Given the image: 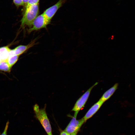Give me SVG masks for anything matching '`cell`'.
<instances>
[{
	"instance_id": "obj_1",
	"label": "cell",
	"mask_w": 135,
	"mask_h": 135,
	"mask_svg": "<svg viewBox=\"0 0 135 135\" xmlns=\"http://www.w3.org/2000/svg\"><path fill=\"white\" fill-rule=\"evenodd\" d=\"M46 105L43 108L40 109L38 106L36 104L34 110L36 117L44 128L48 135H52V129L49 120L46 110Z\"/></svg>"
},
{
	"instance_id": "obj_2",
	"label": "cell",
	"mask_w": 135,
	"mask_h": 135,
	"mask_svg": "<svg viewBox=\"0 0 135 135\" xmlns=\"http://www.w3.org/2000/svg\"><path fill=\"white\" fill-rule=\"evenodd\" d=\"M39 13V4H34L26 8L25 12L21 20V26H31L33 22L38 16Z\"/></svg>"
},
{
	"instance_id": "obj_3",
	"label": "cell",
	"mask_w": 135,
	"mask_h": 135,
	"mask_svg": "<svg viewBox=\"0 0 135 135\" xmlns=\"http://www.w3.org/2000/svg\"><path fill=\"white\" fill-rule=\"evenodd\" d=\"M78 113V112H75L74 116L64 130L70 134L78 132L82 124L85 122L83 118L76 120Z\"/></svg>"
},
{
	"instance_id": "obj_4",
	"label": "cell",
	"mask_w": 135,
	"mask_h": 135,
	"mask_svg": "<svg viewBox=\"0 0 135 135\" xmlns=\"http://www.w3.org/2000/svg\"><path fill=\"white\" fill-rule=\"evenodd\" d=\"M50 21L48 20L43 14L38 16L33 22L31 27L28 30L29 32L34 30H40L43 28H46L49 24Z\"/></svg>"
},
{
	"instance_id": "obj_5",
	"label": "cell",
	"mask_w": 135,
	"mask_h": 135,
	"mask_svg": "<svg viewBox=\"0 0 135 135\" xmlns=\"http://www.w3.org/2000/svg\"><path fill=\"white\" fill-rule=\"evenodd\" d=\"M98 84V82H96L78 99L72 109V111L78 112L84 106L92 90Z\"/></svg>"
},
{
	"instance_id": "obj_6",
	"label": "cell",
	"mask_w": 135,
	"mask_h": 135,
	"mask_svg": "<svg viewBox=\"0 0 135 135\" xmlns=\"http://www.w3.org/2000/svg\"><path fill=\"white\" fill-rule=\"evenodd\" d=\"M63 2V0H59L55 4L46 10L43 14L48 20L51 21L57 11L62 6Z\"/></svg>"
},
{
	"instance_id": "obj_7",
	"label": "cell",
	"mask_w": 135,
	"mask_h": 135,
	"mask_svg": "<svg viewBox=\"0 0 135 135\" xmlns=\"http://www.w3.org/2000/svg\"><path fill=\"white\" fill-rule=\"evenodd\" d=\"M104 103L99 100L88 110L82 118L85 122L92 117L99 110Z\"/></svg>"
},
{
	"instance_id": "obj_8",
	"label": "cell",
	"mask_w": 135,
	"mask_h": 135,
	"mask_svg": "<svg viewBox=\"0 0 135 135\" xmlns=\"http://www.w3.org/2000/svg\"><path fill=\"white\" fill-rule=\"evenodd\" d=\"M118 84L116 83L112 87L106 91L103 94L99 100L104 103L108 99L113 95L117 89Z\"/></svg>"
},
{
	"instance_id": "obj_9",
	"label": "cell",
	"mask_w": 135,
	"mask_h": 135,
	"mask_svg": "<svg viewBox=\"0 0 135 135\" xmlns=\"http://www.w3.org/2000/svg\"><path fill=\"white\" fill-rule=\"evenodd\" d=\"M11 49L7 46L0 48V60H6Z\"/></svg>"
},
{
	"instance_id": "obj_10",
	"label": "cell",
	"mask_w": 135,
	"mask_h": 135,
	"mask_svg": "<svg viewBox=\"0 0 135 135\" xmlns=\"http://www.w3.org/2000/svg\"><path fill=\"white\" fill-rule=\"evenodd\" d=\"M12 67L9 64L6 60H2L0 62V70L9 72Z\"/></svg>"
},
{
	"instance_id": "obj_11",
	"label": "cell",
	"mask_w": 135,
	"mask_h": 135,
	"mask_svg": "<svg viewBox=\"0 0 135 135\" xmlns=\"http://www.w3.org/2000/svg\"><path fill=\"white\" fill-rule=\"evenodd\" d=\"M19 56L14 55L8 56L6 61L12 67L17 62Z\"/></svg>"
},
{
	"instance_id": "obj_12",
	"label": "cell",
	"mask_w": 135,
	"mask_h": 135,
	"mask_svg": "<svg viewBox=\"0 0 135 135\" xmlns=\"http://www.w3.org/2000/svg\"><path fill=\"white\" fill-rule=\"evenodd\" d=\"M35 40L33 41L31 43L27 45H20L16 48L20 50L23 53L27 49L33 46L35 44Z\"/></svg>"
},
{
	"instance_id": "obj_13",
	"label": "cell",
	"mask_w": 135,
	"mask_h": 135,
	"mask_svg": "<svg viewBox=\"0 0 135 135\" xmlns=\"http://www.w3.org/2000/svg\"><path fill=\"white\" fill-rule=\"evenodd\" d=\"M39 0H30L28 3L26 8L30 7L32 5L38 3Z\"/></svg>"
},
{
	"instance_id": "obj_14",
	"label": "cell",
	"mask_w": 135,
	"mask_h": 135,
	"mask_svg": "<svg viewBox=\"0 0 135 135\" xmlns=\"http://www.w3.org/2000/svg\"><path fill=\"white\" fill-rule=\"evenodd\" d=\"M13 1L14 4L17 6L24 5L22 0H13Z\"/></svg>"
},
{
	"instance_id": "obj_15",
	"label": "cell",
	"mask_w": 135,
	"mask_h": 135,
	"mask_svg": "<svg viewBox=\"0 0 135 135\" xmlns=\"http://www.w3.org/2000/svg\"><path fill=\"white\" fill-rule=\"evenodd\" d=\"M15 54L16 55L19 56L22 54L23 52L20 51L19 49L16 48L14 49Z\"/></svg>"
},
{
	"instance_id": "obj_16",
	"label": "cell",
	"mask_w": 135,
	"mask_h": 135,
	"mask_svg": "<svg viewBox=\"0 0 135 135\" xmlns=\"http://www.w3.org/2000/svg\"><path fill=\"white\" fill-rule=\"evenodd\" d=\"M9 124L8 121L7 122L3 132L1 135H7V131Z\"/></svg>"
},
{
	"instance_id": "obj_17",
	"label": "cell",
	"mask_w": 135,
	"mask_h": 135,
	"mask_svg": "<svg viewBox=\"0 0 135 135\" xmlns=\"http://www.w3.org/2000/svg\"><path fill=\"white\" fill-rule=\"evenodd\" d=\"M60 135H70V134L64 130L61 132Z\"/></svg>"
},
{
	"instance_id": "obj_18",
	"label": "cell",
	"mask_w": 135,
	"mask_h": 135,
	"mask_svg": "<svg viewBox=\"0 0 135 135\" xmlns=\"http://www.w3.org/2000/svg\"><path fill=\"white\" fill-rule=\"evenodd\" d=\"M24 4H27L30 0H22Z\"/></svg>"
},
{
	"instance_id": "obj_19",
	"label": "cell",
	"mask_w": 135,
	"mask_h": 135,
	"mask_svg": "<svg viewBox=\"0 0 135 135\" xmlns=\"http://www.w3.org/2000/svg\"><path fill=\"white\" fill-rule=\"evenodd\" d=\"M78 132H75L74 133L70 134V135H76L77 134Z\"/></svg>"
},
{
	"instance_id": "obj_20",
	"label": "cell",
	"mask_w": 135,
	"mask_h": 135,
	"mask_svg": "<svg viewBox=\"0 0 135 135\" xmlns=\"http://www.w3.org/2000/svg\"><path fill=\"white\" fill-rule=\"evenodd\" d=\"M1 61L0 60V62Z\"/></svg>"
}]
</instances>
